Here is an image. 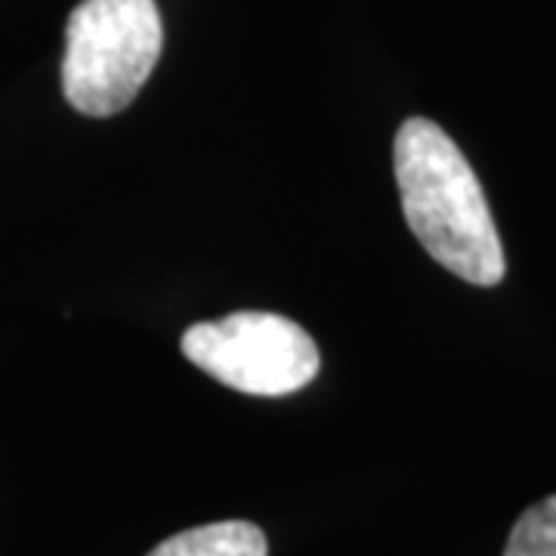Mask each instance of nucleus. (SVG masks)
<instances>
[{
    "label": "nucleus",
    "mask_w": 556,
    "mask_h": 556,
    "mask_svg": "<svg viewBox=\"0 0 556 556\" xmlns=\"http://www.w3.org/2000/svg\"><path fill=\"white\" fill-rule=\"evenodd\" d=\"M402 211L430 257L457 278L492 288L507 263L485 192L464 152L439 124L408 118L396 134Z\"/></svg>",
    "instance_id": "obj_1"
},
{
    "label": "nucleus",
    "mask_w": 556,
    "mask_h": 556,
    "mask_svg": "<svg viewBox=\"0 0 556 556\" xmlns=\"http://www.w3.org/2000/svg\"><path fill=\"white\" fill-rule=\"evenodd\" d=\"M161 43L155 0H80L65 25V100L90 118L118 115L159 65Z\"/></svg>",
    "instance_id": "obj_2"
},
{
    "label": "nucleus",
    "mask_w": 556,
    "mask_h": 556,
    "mask_svg": "<svg viewBox=\"0 0 556 556\" xmlns=\"http://www.w3.org/2000/svg\"><path fill=\"white\" fill-rule=\"evenodd\" d=\"M182 353L204 375L248 396H288L318 375V346L278 313H232L182 334Z\"/></svg>",
    "instance_id": "obj_3"
},
{
    "label": "nucleus",
    "mask_w": 556,
    "mask_h": 556,
    "mask_svg": "<svg viewBox=\"0 0 556 556\" xmlns=\"http://www.w3.org/2000/svg\"><path fill=\"white\" fill-rule=\"evenodd\" d=\"M149 556H266V535L254 522H211L161 541Z\"/></svg>",
    "instance_id": "obj_4"
},
{
    "label": "nucleus",
    "mask_w": 556,
    "mask_h": 556,
    "mask_svg": "<svg viewBox=\"0 0 556 556\" xmlns=\"http://www.w3.org/2000/svg\"><path fill=\"white\" fill-rule=\"evenodd\" d=\"M504 556H556V495L538 501L517 519Z\"/></svg>",
    "instance_id": "obj_5"
}]
</instances>
